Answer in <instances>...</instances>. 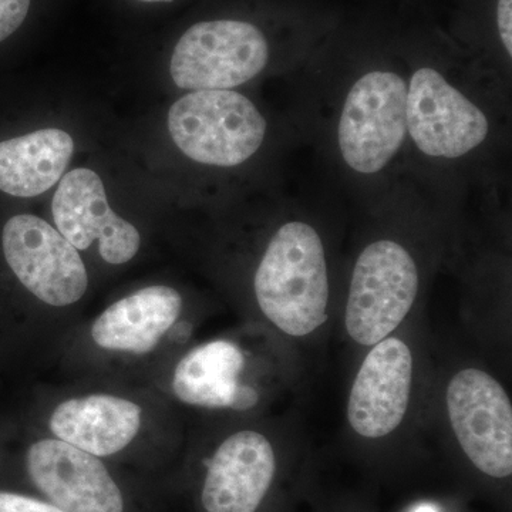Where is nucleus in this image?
I'll list each match as a JSON object with an SVG mask.
<instances>
[{
	"instance_id": "15",
	"label": "nucleus",
	"mask_w": 512,
	"mask_h": 512,
	"mask_svg": "<svg viewBox=\"0 0 512 512\" xmlns=\"http://www.w3.org/2000/svg\"><path fill=\"white\" fill-rule=\"evenodd\" d=\"M73 138L45 128L0 143V191L13 197L43 194L62 178L73 156Z\"/></svg>"
},
{
	"instance_id": "8",
	"label": "nucleus",
	"mask_w": 512,
	"mask_h": 512,
	"mask_svg": "<svg viewBox=\"0 0 512 512\" xmlns=\"http://www.w3.org/2000/svg\"><path fill=\"white\" fill-rule=\"evenodd\" d=\"M3 254L22 285L40 301L56 308L73 305L89 285L79 251L35 215H16L2 234Z\"/></svg>"
},
{
	"instance_id": "18",
	"label": "nucleus",
	"mask_w": 512,
	"mask_h": 512,
	"mask_svg": "<svg viewBox=\"0 0 512 512\" xmlns=\"http://www.w3.org/2000/svg\"><path fill=\"white\" fill-rule=\"evenodd\" d=\"M0 512H64L56 505L15 493H0Z\"/></svg>"
},
{
	"instance_id": "3",
	"label": "nucleus",
	"mask_w": 512,
	"mask_h": 512,
	"mask_svg": "<svg viewBox=\"0 0 512 512\" xmlns=\"http://www.w3.org/2000/svg\"><path fill=\"white\" fill-rule=\"evenodd\" d=\"M318 23L292 15L275 25L244 16L191 23L170 59L175 86L190 92L237 90L269 73L301 72L323 45Z\"/></svg>"
},
{
	"instance_id": "13",
	"label": "nucleus",
	"mask_w": 512,
	"mask_h": 512,
	"mask_svg": "<svg viewBox=\"0 0 512 512\" xmlns=\"http://www.w3.org/2000/svg\"><path fill=\"white\" fill-rule=\"evenodd\" d=\"M140 427L141 407L110 394L66 400L50 417V430L57 439L96 457L124 450Z\"/></svg>"
},
{
	"instance_id": "14",
	"label": "nucleus",
	"mask_w": 512,
	"mask_h": 512,
	"mask_svg": "<svg viewBox=\"0 0 512 512\" xmlns=\"http://www.w3.org/2000/svg\"><path fill=\"white\" fill-rule=\"evenodd\" d=\"M181 309L180 292L170 286H148L101 313L94 320L92 338L103 349L146 355L174 325Z\"/></svg>"
},
{
	"instance_id": "12",
	"label": "nucleus",
	"mask_w": 512,
	"mask_h": 512,
	"mask_svg": "<svg viewBox=\"0 0 512 512\" xmlns=\"http://www.w3.org/2000/svg\"><path fill=\"white\" fill-rule=\"evenodd\" d=\"M276 471L274 448L256 431L232 434L215 451L202 488L207 512H255Z\"/></svg>"
},
{
	"instance_id": "19",
	"label": "nucleus",
	"mask_w": 512,
	"mask_h": 512,
	"mask_svg": "<svg viewBox=\"0 0 512 512\" xmlns=\"http://www.w3.org/2000/svg\"><path fill=\"white\" fill-rule=\"evenodd\" d=\"M495 28L505 55L512 59V0L495 2Z\"/></svg>"
},
{
	"instance_id": "7",
	"label": "nucleus",
	"mask_w": 512,
	"mask_h": 512,
	"mask_svg": "<svg viewBox=\"0 0 512 512\" xmlns=\"http://www.w3.org/2000/svg\"><path fill=\"white\" fill-rule=\"evenodd\" d=\"M447 410L458 443L487 476L512 474V406L493 376L461 370L447 387Z\"/></svg>"
},
{
	"instance_id": "21",
	"label": "nucleus",
	"mask_w": 512,
	"mask_h": 512,
	"mask_svg": "<svg viewBox=\"0 0 512 512\" xmlns=\"http://www.w3.org/2000/svg\"><path fill=\"white\" fill-rule=\"evenodd\" d=\"M412 512H440L439 508L434 507L433 504H421L419 507L414 508Z\"/></svg>"
},
{
	"instance_id": "4",
	"label": "nucleus",
	"mask_w": 512,
	"mask_h": 512,
	"mask_svg": "<svg viewBox=\"0 0 512 512\" xmlns=\"http://www.w3.org/2000/svg\"><path fill=\"white\" fill-rule=\"evenodd\" d=\"M256 302L291 336H306L328 319L330 295L325 242L318 227L289 212L276 225L254 275Z\"/></svg>"
},
{
	"instance_id": "1",
	"label": "nucleus",
	"mask_w": 512,
	"mask_h": 512,
	"mask_svg": "<svg viewBox=\"0 0 512 512\" xmlns=\"http://www.w3.org/2000/svg\"><path fill=\"white\" fill-rule=\"evenodd\" d=\"M289 116L335 183L380 208L410 183L407 70L400 40L335 49L325 42L301 72Z\"/></svg>"
},
{
	"instance_id": "16",
	"label": "nucleus",
	"mask_w": 512,
	"mask_h": 512,
	"mask_svg": "<svg viewBox=\"0 0 512 512\" xmlns=\"http://www.w3.org/2000/svg\"><path fill=\"white\" fill-rule=\"evenodd\" d=\"M245 366L242 350L228 340L192 349L175 367L173 389L181 402L208 409H232L239 375Z\"/></svg>"
},
{
	"instance_id": "6",
	"label": "nucleus",
	"mask_w": 512,
	"mask_h": 512,
	"mask_svg": "<svg viewBox=\"0 0 512 512\" xmlns=\"http://www.w3.org/2000/svg\"><path fill=\"white\" fill-rule=\"evenodd\" d=\"M416 258L402 242L379 238L357 255L350 278L345 323L350 338L372 346L389 338L419 295Z\"/></svg>"
},
{
	"instance_id": "17",
	"label": "nucleus",
	"mask_w": 512,
	"mask_h": 512,
	"mask_svg": "<svg viewBox=\"0 0 512 512\" xmlns=\"http://www.w3.org/2000/svg\"><path fill=\"white\" fill-rule=\"evenodd\" d=\"M32 6L33 0H0V43L22 28Z\"/></svg>"
},
{
	"instance_id": "5",
	"label": "nucleus",
	"mask_w": 512,
	"mask_h": 512,
	"mask_svg": "<svg viewBox=\"0 0 512 512\" xmlns=\"http://www.w3.org/2000/svg\"><path fill=\"white\" fill-rule=\"evenodd\" d=\"M291 117V116H289ZM175 146L195 164L235 170L268 151L271 141L302 144L293 121L279 127L238 90H201L175 101L168 113Z\"/></svg>"
},
{
	"instance_id": "11",
	"label": "nucleus",
	"mask_w": 512,
	"mask_h": 512,
	"mask_svg": "<svg viewBox=\"0 0 512 512\" xmlns=\"http://www.w3.org/2000/svg\"><path fill=\"white\" fill-rule=\"evenodd\" d=\"M357 373L348 404L352 429L380 439L402 424L413 383V355L397 338L376 343Z\"/></svg>"
},
{
	"instance_id": "20",
	"label": "nucleus",
	"mask_w": 512,
	"mask_h": 512,
	"mask_svg": "<svg viewBox=\"0 0 512 512\" xmlns=\"http://www.w3.org/2000/svg\"><path fill=\"white\" fill-rule=\"evenodd\" d=\"M130 2L138 3V5H173L175 0H130Z\"/></svg>"
},
{
	"instance_id": "9",
	"label": "nucleus",
	"mask_w": 512,
	"mask_h": 512,
	"mask_svg": "<svg viewBox=\"0 0 512 512\" xmlns=\"http://www.w3.org/2000/svg\"><path fill=\"white\" fill-rule=\"evenodd\" d=\"M52 212L57 231L77 251H86L99 241L101 258L121 265L140 249V232L111 210L103 181L89 168L64 175L53 197Z\"/></svg>"
},
{
	"instance_id": "10",
	"label": "nucleus",
	"mask_w": 512,
	"mask_h": 512,
	"mask_svg": "<svg viewBox=\"0 0 512 512\" xmlns=\"http://www.w3.org/2000/svg\"><path fill=\"white\" fill-rule=\"evenodd\" d=\"M28 471L36 487L64 512H123L119 485L106 466L59 439L36 441L28 451Z\"/></svg>"
},
{
	"instance_id": "2",
	"label": "nucleus",
	"mask_w": 512,
	"mask_h": 512,
	"mask_svg": "<svg viewBox=\"0 0 512 512\" xmlns=\"http://www.w3.org/2000/svg\"><path fill=\"white\" fill-rule=\"evenodd\" d=\"M400 46L410 183L436 200L495 194L510 150V82L436 37H410Z\"/></svg>"
}]
</instances>
